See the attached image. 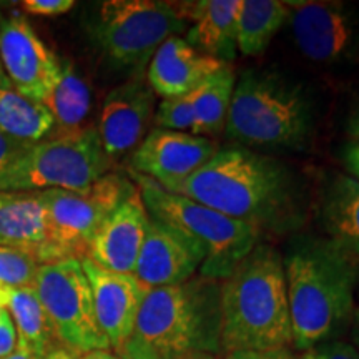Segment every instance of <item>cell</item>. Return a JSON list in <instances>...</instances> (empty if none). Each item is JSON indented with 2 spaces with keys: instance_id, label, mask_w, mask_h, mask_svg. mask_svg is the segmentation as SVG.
<instances>
[{
  "instance_id": "17",
  "label": "cell",
  "mask_w": 359,
  "mask_h": 359,
  "mask_svg": "<svg viewBox=\"0 0 359 359\" xmlns=\"http://www.w3.org/2000/svg\"><path fill=\"white\" fill-rule=\"evenodd\" d=\"M148 224L150 215L137 188V191L102 223L90 241L85 258L109 271L133 275Z\"/></svg>"
},
{
  "instance_id": "37",
  "label": "cell",
  "mask_w": 359,
  "mask_h": 359,
  "mask_svg": "<svg viewBox=\"0 0 359 359\" xmlns=\"http://www.w3.org/2000/svg\"><path fill=\"white\" fill-rule=\"evenodd\" d=\"M346 130L349 137H351V140H359V103L354 107L351 115H349Z\"/></svg>"
},
{
  "instance_id": "5",
  "label": "cell",
  "mask_w": 359,
  "mask_h": 359,
  "mask_svg": "<svg viewBox=\"0 0 359 359\" xmlns=\"http://www.w3.org/2000/svg\"><path fill=\"white\" fill-rule=\"evenodd\" d=\"M226 137L246 148L302 150L313 132V111L298 85L269 72H245L236 80Z\"/></svg>"
},
{
  "instance_id": "40",
  "label": "cell",
  "mask_w": 359,
  "mask_h": 359,
  "mask_svg": "<svg viewBox=\"0 0 359 359\" xmlns=\"http://www.w3.org/2000/svg\"><path fill=\"white\" fill-rule=\"evenodd\" d=\"M4 359H39V358L34 356V354L30 351H27V349L17 346V349L11 354V356L4 358Z\"/></svg>"
},
{
  "instance_id": "2",
  "label": "cell",
  "mask_w": 359,
  "mask_h": 359,
  "mask_svg": "<svg viewBox=\"0 0 359 359\" xmlns=\"http://www.w3.org/2000/svg\"><path fill=\"white\" fill-rule=\"evenodd\" d=\"M293 348L303 353L339 339L356 306L358 266L325 238L298 236L283 258Z\"/></svg>"
},
{
  "instance_id": "10",
  "label": "cell",
  "mask_w": 359,
  "mask_h": 359,
  "mask_svg": "<svg viewBox=\"0 0 359 359\" xmlns=\"http://www.w3.org/2000/svg\"><path fill=\"white\" fill-rule=\"evenodd\" d=\"M34 288L65 348L77 354L111 349L97 323L92 290L80 259L40 264Z\"/></svg>"
},
{
  "instance_id": "22",
  "label": "cell",
  "mask_w": 359,
  "mask_h": 359,
  "mask_svg": "<svg viewBox=\"0 0 359 359\" xmlns=\"http://www.w3.org/2000/svg\"><path fill=\"white\" fill-rule=\"evenodd\" d=\"M55 128L45 103L30 100L12 87L7 75L0 82V132L13 140L35 145Z\"/></svg>"
},
{
  "instance_id": "8",
  "label": "cell",
  "mask_w": 359,
  "mask_h": 359,
  "mask_svg": "<svg viewBox=\"0 0 359 359\" xmlns=\"http://www.w3.org/2000/svg\"><path fill=\"white\" fill-rule=\"evenodd\" d=\"M110 165L97 128L57 132L29 147L0 178V191L83 190L109 173Z\"/></svg>"
},
{
  "instance_id": "24",
  "label": "cell",
  "mask_w": 359,
  "mask_h": 359,
  "mask_svg": "<svg viewBox=\"0 0 359 359\" xmlns=\"http://www.w3.org/2000/svg\"><path fill=\"white\" fill-rule=\"evenodd\" d=\"M288 19V2L241 0L236 30L238 52L248 57L259 55Z\"/></svg>"
},
{
  "instance_id": "6",
  "label": "cell",
  "mask_w": 359,
  "mask_h": 359,
  "mask_svg": "<svg viewBox=\"0 0 359 359\" xmlns=\"http://www.w3.org/2000/svg\"><path fill=\"white\" fill-rule=\"evenodd\" d=\"M132 180L151 218L170 224L195 240L205 250L200 276L223 281L251 250L262 235L250 224L224 217L198 201L161 188L154 180L133 173Z\"/></svg>"
},
{
  "instance_id": "1",
  "label": "cell",
  "mask_w": 359,
  "mask_h": 359,
  "mask_svg": "<svg viewBox=\"0 0 359 359\" xmlns=\"http://www.w3.org/2000/svg\"><path fill=\"white\" fill-rule=\"evenodd\" d=\"M167 190L250 224L259 235H281L303 223L293 172L283 161L241 145L218 148L198 172Z\"/></svg>"
},
{
  "instance_id": "14",
  "label": "cell",
  "mask_w": 359,
  "mask_h": 359,
  "mask_svg": "<svg viewBox=\"0 0 359 359\" xmlns=\"http://www.w3.org/2000/svg\"><path fill=\"white\" fill-rule=\"evenodd\" d=\"M154 115L155 93L145 75H135L111 90L103 103L97 128L107 156L114 161L133 154L147 137Z\"/></svg>"
},
{
  "instance_id": "27",
  "label": "cell",
  "mask_w": 359,
  "mask_h": 359,
  "mask_svg": "<svg viewBox=\"0 0 359 359\" xmlns=\"http://www.w3.org/2000/svg\"><path fill=\"white\" fill-rule=\"evenodd\" d=\"M40 264L22 251L0 246V285L7 288H32Z\"/></svg>"
},
{
  "instance_id": "12",
  "label": "cell",
  "mask_w": 359,
  "mask_h": 359,
  "mask_svg": "<svg viewBox=\"0 0 359 359\" xmlns=\"http://www.w3.org/2000/svg\"><path fill=\"white\" fill-rule=\"evenodd\" d=\"M0 64L12 87L27 98L45 102L60 79L62 64L19 12L0 20Z\"/></svg>"
},
{
  "instance_id": "3",
  "label": "cell",
  "mask_w": 359,
  "mask_h": 359,
  "mask_svg": "<svg viewBox=\"0 0 359 359\" xmlns=\"http://www.w3.org/2000/svg\"><path fill=\"white\" fill-rule=\"evenodd\" d=\"M222 351L293 346L283 257L259 243L219 281Z\"/></svg>"
},
{
  "instance_id": "30",
  "label": "cell",
  "mask_w": 359,
  "mask_h": 359,
  "mask_svg": "<svg viewBox=\"0 0 359 359\" xmlns=\"http://www.w3.org/2000/svg\"><path fill=\"white\" fill-rule=\"evenodd\" d=\"M20 6L34 15L53 17L72 11L75 7V2L74 0H24Z\"/></svg>"
},
{
  "instance_id": "36",
  "label": "cell",
  "mask_w": 359,
  "mask_h": 359,
  "mask_svg": "<svg viewBox=\"0 0 359 359\" xmlns=\"http://www.w3.org/2000/svg\"><path fill=\"white\" fill-rule=\"evenodd\" d=\"M40 359H80V354L70 351L62 344V346H52Z\"/></svg>"
},
{
  "instance_id": "23",
  "label": "cell",
  "mask_w": 359,
  "mask_h": 359,
  "mask_svg": "<svg viewBox=\"0 0 359 359\" xmlns=\"http://www.w3.org/2000/svg\"><path fill=\"white\" fill-rule=\"evenodd\" d=\"M235 85V70L230 64H224L193 90L190 93L193 115H195L193 135L213 140L224 132Z\"/></svg>"
},
{
  "instance_id": "26",
  "label": "cell",
  "mask_w": 359,
  "mask_h": 359,
  "mask_svg": "<svg viewBox=\"0 0 359 359\" xmlns=\"http://www.w3.org/2000/svg\"><path fill=\"white\" fill-rule=\"evenodd\" d=\"M60 64V79L43 103L53 116L57 132H72L82 128V123L90 114L92 95L88 83L74 64L69 60Z\"/></svg>"
},
{
  "instance_id": "32",
  "label": "cell",
  "mask_w": 359,
  "mask_h": 359,
  "mask_svg": "<svg viewBox=\"0 0 359 359\" xmlns=\"http://www.w3.org/2000/svg\"><path fill=\"white\" fill-rule=\"evenodd\" d=\"M30 145L20 143L0 132V178L7 173V170L29 150Z\"/></svg>"
},
{
  "instance_id": "19",
  "label": "cell",
  "mask_w": 359,
  "mask_h": 359,
  "mask_svg": "<svg viewBox=\"0 0 359 359\" xmlns=\"http://www.w3.org/2000/svg\"><path fill=\"white\" fill-rule=\"evenodd\" d=\"M241 0L177 2L183 19L191 22L185 40L203 55L230 64L238 53L236 30Z\"/></svg>"
},
{
  "instance_id": "16",
  "label": "cell",
  "mask_w": 359,
  "mask_h": 359,
  "mask_svg": "<svg viewBox=\"0 0 359 359\" xmlns=\"http://www.w3.org/2000/svg\"><path fill=\"white\" fill-rule=\"evenodd\" d=\"M82 268L92 290L97 323L110 348L122 351L132 338L147 288L133 275H122L83 258Z\"/></svg>"
},
{
  "instance_id": "28",
  "label": "cell",
  "mask_w": 359,
  "mask_h": 359,
  "mask_svg": "<svg viewBox=\"0 0 359 359\" xmlns=\"http://www.w3.org/2000/svg\"><path fill=\"white\" fill-rule=\"evenodd\" d=\"M154 122L156 128L172 132H195V115L190 100V93L177 98H165L156 107Z\"/></svg>"
},
{
  "instance_id": "29",
  "label": "cell",
  "mask_w": 359,
  "mask_h": 359,
  "mask_svg": "<svg viewBox=\"0 0 359 359\" xmlns=\"http://www.w3.org/2000/svg\"><path fill=\"white\" fill-rule=\"evenodd\" d=\"M302 359H359V351L351 343L341 339L326 341L299 354Z\"/></svg>"
},
{
  "instance_id": "11",
  "label": "cell",
  "mask_w": 359,
  "mask_h": 359,
  "mask_svg": "<svg viewBox=\"0 0 359 359\" xmlns=\"http://www.w3.org/2000/svg\"><path fill=\"white\" fill-rule=\"evenodd\" d=\"M296 47L309 60L336 64L354 53L359 17L343 2H288Z\"/></svg>"
},
{
  "instance_id": "35",
  "label": "cell",
  "mask_w": 359,
  "mask_h": 359,
  "mask_svg": "<svg viewBox=\"0 0 359 359\" xmlns=\"http://www.w3.org/2000/svg\"><path fill=\"white\" fill-rule=\"evenodd\" d=\"M120 358L122 359H158L155 358L154 354L145 351V349L137 346V344H133L132 341H128V343L122 348V351H120Z\"/></svg>"
},
{
  "instance_id": "15",
  "label": "cell",
  "mask_w": 359,
  "mask_h": 359,
  "mask_svg": "<svg viewBox=\"0 0 359 359\" xmlns=\"http://www.w3.org/2000/svg\"><path fill=\"white\" fill-rule=\"evenodd\" d=\"M205 250L170 224L150 217L133 276L147 290L182 285L205 263Z\"/></svg>"
},
{
  "instance_id": "20",
  "label": "cell",
  "mask_w": 359,
  "mask_h": 359,
  "mask_svg": "<svg viewBox=\"0 0 359 359\" xmlns=\"http://www.w3.org/2000/svg\"><path fill=\"white\" fill-rule=\"evenodd\" d=\"M318 215L325 240L353 264H359V182L334 173L320 196Z\"/></svg>"
},
{
  "instance_id": "13",
  "label": "cell",
  "mask_w": 359,
  "mask_h": 359,
  "mask_svg": "<svg viewBox=\"0 0 359 359\" xmlns=\"http://www.w3.org/2000/svg\"><path fill=\"white\" fill-rule=\"evenodd\" d=\"M218 148L212 138L154 128L135 148L130 165L133 173L154 180L167 190L198 172Z\"/></svg>"
},
{
  "instance_id": "7",
  "label": "cell",
  "mask_w": 359,
  "mask_h": 359,
  "mask_svg": "<svg viewBox=\"0 0 359 359\" xmlns=\"http://www.w3.org/2000/svg\"><path fill=\"white\" fill-rule=\"evenodd\" d=\"M88 30L103 55L135 77L145 74L165 40L187 32V22L177 2L107 0L97 6Z\"/></svg>"
},
{
  "instance_id": "21",
  "label": "cell",
  "mask_w": 359,
  "mask_h": 359,
  "mask_svg": "<svg viewBox=\"0 0 359 359\" xmlns=\"http://www.w3.org/2000/svg\"><path fill=\"white\" fill-rule=\"evenodd\" d=\"M48 219L37 193L0 191V246L30 255L40 264Z\"/></svg>"
},
{
  "instance_id": "34",
  "label": "cell",
  "mask_w": 359,
  "mask_h": 359,
  "mask_svg": "<svg viewBox=\"0 0 359 359\" xmlns=\"http://www.w3.org/2000/svg\"><path fill=\"white\" fill-rule=\"evenodd\" d=\"M341 158L348 170V175L359 182V140H349L341 151Z\"/></svg>"
},
{
  "instance_id": "4",
  "label": "cell",
  "mask_w": 359,
  "mask_h": 359,
  "mask_svg": "<svg viewBox=\"0 0 359 359\" xmlns=\"http://www.w3.org/2000/svg\"><path fill=\"white\" fill-rule=\"evenodd\" d=\"M128 341L158 359L222 353L219 281L193 276L148 290Z\"/></svg>"
},
{
  "instance_id": "38",
  "label": "cell",
  "mask_w": 359,
  "mask_h": 359,
  "mask_svg": "<svg viewBox=\"0 0 359 359\" xmlns=\"http://www.w3.org/2000/svg\"><path fill=\"white\" fill-rule=\"evenodd\" d=\"M80 359H122L118 354L111 353L110 349H97V351H90L80 354Z\"/></svg>"
},
{
  "instance_id": "25",
  "label": "cell",
  "mask_w": 359,
  "mask_h": 359,
  "mask_svg": "<svg viewBox=\"0 0 359 359\" xmlns=\"http://www.w3.org/2000/svg\"><path fill=\"white\" fill-rule=\"evenodd\" d=\"M17 330V346L27 349L39 359L50 349L53 327L40 303L37 291L32 288H17L8 294L7 306Z\"/></svg>"
},
{
  "instance_id": "9",
  "label": "cell",
  "mask_w": 359,
  "mask_h": 359,
  "mask_svg": "<svg viewBox=\"0 0 359 359\" xmlns=\"http://www.w3.org/2000/svg\"><path fill=\"white\" fill-rule=\"evenodd\" d=\"M137 191V185L118 173H107L83 190L35 191L48 219V240L40 264L82 259L102 223Z\"/></svg>"
},
{
  "instance_id": "31",
  "label": "cell",
  "mask_w": 359,
  "mask_h": 359,
  "mask_svg": "<svg viewBox=\"0 0 359 359\" xmlns=\"http://www.w3.org/2000/svg\"><path fill=\"white\" fill-rule=\"evenodd\" d=\"M17 330L7 308L0 306V359L8 358L17 349Z\"/></svg>"
},
{
  "instance_id": "18",
  "label": "cell",
  "mask_w": 359,
  "mask_h": 359,
  "mask_svg": "<svg viewBox=\"0 0 359 359\" xmlns=\"http://www.w3.org/2000/svg\"><path fill=\"white\" fill-rule=\"evenodd\" d=\"M223 65L217 58L195 50L183 37L173 35L151 57L145 77L155 95L165 100L191 93Z\"/></svg>"
},
{
  "instance_id": "41",
  "label": "cell",
  "mask_w": 359,
  "mask_h": 359,
  "mask_svg": "<svg viewBox=\"0 0 359 359\" xmlns=\"http://www.w3.org/2000/svg\"><path fill=\"white\" fill-rule=\"evenodd\" d=\"M188 359H219L217 354H206V353H203V354H195V356H190Z\"/></svg>"
},
{
  "instance_id": "33",
  "label": "cell",
  "mask_w": 359,
  "mask_h": 359,
  "mask_svg": "<svg viewBox=\"0 0 359 359\" xmlns=\"http://www.w3.org/2000/svg\"><path fill=\"white\" fill-rule=\"evenodd\" d=\"M224 359H302L291 348L264 349V351H233Z\"/></svg>"
},
{
  "instance_id": "39",
  "label": "cell",
  "mask_w": 359,
  "mask_h": 359,
  "mask_svg": "<svg viewBox=\"0 0 359 359\" xmlns=\"http://www.w3.org/2000/svg\"><path fill=\"white\" fill-rule=\"evenodd\" d=\"M349 331H351V339H353L351 344L359 351V306L354 309L351 325H349Z\"/></svg>"
},
{
  "instance_id": "43",
  "label": "cell",
  "mask_w": 359,
  "mask_h": 359,
  "mask_svg": "<svg viewBox=\"0 0 359 359\" xmlns=\"http://www.w3.org/2000/svg\"><path fill=\"white\" fill-rule=\"evenodd\" d=\"M356 294L359 296V264H358V281H356Z\"/></svg>"
},
{
  "instance_id": "42",
  "label": "cell",
  "mask_w": 359,
  "mask_h": 359,
  "mask_svg": "<svg viewBox=\"0 0 359 359\" xmlns=\"http://www.w3.org/2000/svg\"><path fill=\"white\" fill-rule=\"evenodd\" d=\"M4 77H6V72H4V69H2V64H0V82H2Z\"/></svg>"
}]
</instances>
